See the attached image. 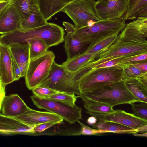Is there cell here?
Here are the masks:
<instances>
[{
    "mask_svg": "<svg viewBox=\"0 0 147 147\" xmlns=\"http://www.w3.org/2000/svg\"><path fill=\"white\" fill-rule=\"evenodd\" d=\"M35 126L28 125L14 117L6 116L0 113V133L34 134L33 129Z\"/></svg>",
    "mask_w": 147,
    "mask_h": 147,
    "instance_id": "obj_15",
    "label": "cell"
},
{
    "mask_svg": "<svg viewBox=\"0 0 147 147\" xmlns=\"http://www.w3.org/2000/svg\"><path fill=\"white\" fill-rule=\"evenodd\" d=\"M1 11V12H0V14L2 12V11Z\"/></svg>",
    "mask_w": 147,
    "mask_h": 147,
    "instance_id": "obj_49",
    "label": "cell"
},
{
    "mask_svg": "<svg viewBox=\"0 0 147 147\" xmlns=\"http://www.w3.org/2000/svg\"><path fill=\"white\" fill-rule=\"evenodd\" d=\"M2 43L0 40V58L1 57Z\"/></svg>",
    "mask_w": 147,
    "mask_h": 147,
    "instance_id": "obj_48",
    "label": "cell"
},
{
    "mask_svg": "<svg viewBox=\"0 0 147 147\" xmlns=\"http://www.w3.org/2000/svg\"><path fill=\"white\" fill-rule=\"evenodd\" d=\"M117 65L123 68L124 80L127 78H136L142 73L140 70L132 64H120Z\"/></svg>",
    "mask_w": 147,
    "mask_h": 147,
    "instance_id": "obj_30",
    "label": "cell"
},
{
    "mask_svg": "<svg viewBox=\"0 0 147 147\" xmlns=\"http://www.w3.org/2000/svg\"><path fill=\"white\" fill-rule=\"evenodd\" d=\"M30 108L18 95L15 94L5 96L1 110L3 115L15 117L22 114Z\"/></svg>",
    "mask_w": 147,
    "mask_h": 147,
    "instance_id": "obj_16",
    "label": "cell"
},
{
    "mask_svg": "<svg viewBox=\"0 0 147 147\" xmlns=\"http://www.w3.org/2000/svg\"><path fill=\"white\" fill-rule=\"evenodd\" d=\"M57 123L54 122H49L41 123L36 125L33 129L34 134L41 133Z\"/></svg>",
    "mask_w": 147,
    "mask_h": 147,
    "instance_id": "obj_35",
    "label": "cell"
},
{
    "mask_svg": "<svg viewBox=\"0 0 147 147\" xmlns=\"http://www.w3.org/2000/svg\"><path fill=\"white\" fill-rule=\"evenodd\" d=\"M38 86L47 87L58 91L78 96L80 93L72 81L71 72L55 61L48 75Z\"/></svg>",
    "mask_w": 147,
    "mask_h": 147,
    "instance_id": "obj_7",
    "label": "cell"
},
{
    "mask_svg": "<svg viewBox=\"0 0 147 147\" xmlns=\"http://www.w3.org/2000/svg\"><path fill=\"white\" fill-rule=\"evenodd\" d=\"M31 98L34 105L40 109H44L54 113L61 117L70 124L74 123L82 119V108L76 106H74L58 101L37 97L34 95Z\"/></svg>",
    "mask_w": 147,
    "mask_h": 147,
    "instance_id": "obj_9",
    "label": "cell"
},
{
    "mask_svg": "<svg viewBox=\"0 0 147 147\" xmlns=\"http://www.w3.org/2000/svg\"><path fill=\"white\" fill-rule=\"evenodd\" d=\"M147 6V0H128L126 12L122 18L126 20H134L138 11Z\"/></svg>",
    "mask_w": 147,
    "mask_h": 147,
    "instance_id": "obj_27",
    "label": "cell"
},
{
    "mask_svg": "<svg viewBox=\"0 0 147 147\" xmlns=\"http://www.w3.org/2000/svg\"><path fill=\"white\" fill-rule=\"evenodd\" d=\"M123 68L117 65L96 68L89 71L79 80L80 93L92 91L107 84L124 80Z\"/></svg>",
    "mask_w": 147,
    "mask_h": 147,
    "instance_id": "obj_5",
    "label": "cell"
},
{
    "mask_svg": "<svg viewBox=\"0 0 147 147\" xmlns=\"http://www.w3.org/2000/svg\"></svg>",
    "mask_w": 147,
    "mask_h": 147,
    "instance_id": "obj_51",
    "label": "cell"
},
{
    "mask_svg": "<svg viewBox=\"0 0 147 147\" xmlns=\"http://www.w3.org/2000/svg\"><path fill=\"white\" fill-rule=\"evenodd\" d=\"M86 112L95 117L98 121L115 122L131 128L135 131L141 127L147 125V120L123 110L116 109L109 113H93L87 111Z\"/></svg>",
    "mask_w": 147,
    "mask_h": 147,
    "instance_id": "obj_10",
    "label": "cell"
},
{
    "mask_svg": "<svg viewBox=\"0 0 147 147\" xmlns=\"http://www.w3.org/2000/svg\"><path fill=\"white\" fill-rule=\"evenodd\" d=\"M12 71L15 81L18 80L21 77L20 71L18 64L12 55Z\"/></svg>",
    "mask_w": 147,
    "mask_h": 147,
    "instance_id": "obj_37",
    "label": "cell"
},
{
    "mask_svg": "<svg viewBox=\"0 0 147 147\" xmlns=\"http://www.w3.org/2000/svg\"><path fill=\"white\" fill-rule=\"evenodd\" d=\"M146 60H147V53L123 58L118 64H134Z\"/></svg>",
    "mask_w": 147,
    "mask_h": 147,
    "instance_id": "obj_34",
    "label": "cell"
},
{
    "mask_svg": "<svg viewBox=\"0 0 147 147\" xmlns=\"http://www.w3.org/2000/svg\"><path fill=\"white\" fill-rule=\"evenodd\" d=\"M6 86L3 84L0 78V112L3 100L5 96V88Z\"/></svg>",
    "mask_w": 147,
    "mask_h": 147,
    "instance_id": "obj_39",
    "label": "cell"
},
{
    "mask_svg": "<svg viewBox=\"0 0 147 147\" xmlns=\"http://www.w3.org/2000/svg\"><path fill=\"white\" fill-rule=\"evenodd\" d=\"M29 61L18 65L21 77L25 76L28 67Z\"/></svg>",
    "mask_w": 147,
    "mask_h": 147,
    "instance_id": "obj_40",
    "label": "cell"
},
{
    "mask_svg": "<svg viewBox=\"0 0 147 147\" xmlns=\"http://www.w3.org/2000/svg\"><path fill=\"white\" fill-rule=\"evenodd\" d=\"M32 90L33 95L42 98H45L60 92L49 87L42 86H38Z\"/></svg>",
    "mask_w": 147,
    "mask_h": 147,
    "instance_id": "obj_32",
    "label": "cell"
},
{
    "mask_svg": "<svg viewBox=\"0 0 147 147\" xmlns=\"http://www.w3.org/2000/svg\"><path fill=\"white\" fill-rule=\"evenodd\" d=\"M65 31L62 27L54 23L32 28H21L11 32L0 36L3 44L9 46L14 44H27L26 41L32 38L43 40L49 48L57 45L64 41Z\"/></svg>",
    "mask_w": 147,
    "mask_h": 147,
    "instance_id": "obj_2",
    "label": "cell"
},
{
    "mask_svg": "<svg viewBox=\"0 0 147 147\" xmlns=\"http://www.w3.org/2000/svg\"><path fill=\"white\" fill-rule=\"evenodd\" d=\"M125 84L138 102L147 103V86L136 78H127Z\"/></svg>",
    "mask_w": 147,
    "mask_h": 147,
    "instance_id": "obj_19",
    "label": "cell"
},
{
    "mask_svg": "<svg viewBox=\"0 0 147 147\" xmlns=\"http://www.w3.org/2000/svg\"><path fill=\"white\" fill-rule=\"evenodd\" d=\"M77 0H36L38 9L47 21L67 6Z\"/></svg>",
    "mask_w": 147,
    "mask_h": 147,
    "instance_id": "obj_17",
    "label": "cell"
},
{
    "mask_svg": "<svg viewBox=\"0 0 147 147\" xmlns=\"http://www.w3.org/2000/svg\"><path fill=\"white\" fill-rule=\"evenodd\" d=\"M122 59V58H118L107 61L96 66L93 69L99 68L110 67L116 65Z\"/></svg>",
    "mask_w": 147,
    "mask_h": 147,
    "instance_id": "obj_36",
    "label": "cell"
},
{
    "mask_svg": "<svg viewBox=\"0 0 147 147\" xmlns=\"http://www.w3.org/2000/svg\"><path fill=\"white\" fill-rule=\"evenodd\" d=\"M131 109L133 114L140 118L147 120V103L140 102L138 104L132 103Z\"/></svg>",
    "mask_w": 147,
    "mask_h": 147,
    "instance_id": "obj_31",
    "label": "cell"
},
{
    "mask_svg": "<svg viewBox=\"0 0 147 147\" xmlns=\"http://www.w3.org/2000/svg\"><path fill=\"white\" fill-rule=\"evenodd\" d=\"M47 23L37 8L27 17L21 19V26L22 28H32L44 26Z\"/></svg>",
    "mask_w": 147,
    "mask_h": 147,
    "instance_id": "obj_24",
    "label": "cell"
},
{
    "mask_svg": "<svg viewBox=\"0 0 147 147\" xmlns=\"http://www.w3.org/2000/svg\"><path fill=\"white\" fill-rule=\"evenodd\" d=\"M21 19L26 18L38 8L36 0H10Z\"/></svg>",
    "mask_w": 147,
    "mask_h": 147,
    "instance_id": "obj_21",
    "label": "cell"
},
{
    "mask_svg": "<svg viewBox=\"0 0 147 147\" xmlns=\"http://www.w3.org/2000/svg\"><path fill=\"white\" fill-rule=\"evenodd\" d=\"M97 120L96 117L93 116H92L87 119V122L88 125H92L97 122Z\"/></svg>",
    "mask_w": 147,
    "mask_h": 147,
    "instance_id": "obj_44",
    "label": "cell"
},
{
    "mask_svg": "<svg viewBox=\"0 0 147 147\" xmlns=\"http://www.w3.org/2000/svg\"><path fill=\"white\" fill-rule=\"evenodd\" d=\"M21 18L10 1L0 14V34L10 33L22 28Z\"/></svg>",
    "mask_w": 147,
    "mask_h": 147,
    "instance_id": "obj_14",
    "label": "cell"
},
{
    "mask_svg": "<svg viewBox=\"0 0 147 147\" xmlns=\"http://www.w3.org/2000/svg\"><path fill=\"white\" fill-rule=\"evenodd\" d=\"M136 78L147 86V72L142 73Z\"/></svg>",
    "mask_w": 147,
    "mask_h": 147,
    "instance_id": "obj_42",
    "label": "cell"
},
{
    "mask_svg": "<svg viewBox=\"0 0 147 147\" xmlns=\"http://www.w3.org/2000/svg\"><path fill=\"white\" fill-rule=\"evenodd\" d=\"M8 46L12 55L18 65L29 61V45L28 44H16Z\"/></svg>",
    "mask_w": 147,
    "mask_h": 147,
    "instance_id": "obj_22",
    "label": "cell"
},
{
    "mask_svg": "<svg viewBox=\"0 0 147 147\" xmlns=\"http://www.w3.org/2000/svg\"><path fill=\"white\" fill-rule=\"evenodd\" d=\"M133 134L134 136H136L144 137H147V132L139 134L137 133H136Z\"/></svg>",
    "mask_w": 147,
    "mask_h": 147,
    "instance_id": "obj_46",
    "label": "cell"
},
{
    "mask_svg": "<svg viewBox=\"0 0 147 147\" xmlns=\"http://www.w3.org/2000/svg\"><path fill=\"white\" fill-rule=\"evenodd\" d=\"M93 128L102 131L103 134L113 133L117 134H133L136 132L132 128L113 122L98 121L92 125Z\"/></svg>",
    "mask_w": 147,
    "mask_h": 147,
    "instance_id": "obj_20",
    "label": "cell"
},
{
    "mask_svg": "<svg viewBox=\"0 0 147 147\" xmlns=\"http://www.w3.org/2000/svg\"><path fill=\"white\" fill-rule=\"evenodd\" d=\"M138 17H147V6L141 9L136 13V18Z\"/></svg>",
    "mask_w": 147,
    "mask_h": 147,
    "instance_id": "obj_41",
    "label": "cell"
},
{
    "mask_svg": "<svg viewBox=\"0 0 147 147\" xmlns=\"http://www.w3.org/2000/svg\"><path fill=\"white\" fill-rule=\"evenodd\" d=\"M126 24L125 20L122 18L100 20L91 27L75 28L74 33L83 41L94 43L115 34H119Z\"/></svg>",
    "mask_w": 147,
    "mask_h": 147,
    "instance_id": "obj_4",
    "label": "cell"
},
{
    "mask_svg": "<svg viewBox=\"0 0 147 147\" xmlns=\"http://www.w3.org/2000/svg\"><path fill=\"white\" fill-rule=\"evenodd\" d=\"M55 56L51 51L47 50L44 54L30 59L25 76L27 88L32 90L38 86L47 77L54 61Z\"/></svg>",
    "mask_w": 147,
    "mask_h": 147,
    "instance_id": "obj_6",
    "label": "cell"
},
{
    "mask_svg": "<svg viewBox=\"0 0 147 147\" xmlns=\"http://www.w3.org/2000/svg\"><path fill=\"white\" fill-rule=\"evenodd\" d=\"M81 99L84 102V107L88 112L104 113H111L115 111L113 107L101 103L87 98Z\"/></svg>",
    "mask_w": 147,
    "mask_h": 147,
    "instance_id": "obj_26",
    "label": "cell"
},
{
    "mask_svg": "<svg viewBox=\"0 0 147 147\" xmlns=\"http://www.w3.org/2000/svg\"><path fill=\"white\" fill-rule=\"evenodd\" d=\"M10 3V1L0 0V12L4 10Z\"/></svg>",
    "mask_w": 147,
    "mask_h": 147,
    "instance_id": "obj_43",
    "label": "cell"
},
{
    "mask_svg": "<svg viewBox=\"0 0 147 147\" xmlns=\"http://www.w3.org/2000/svg\"><path fill=\"white\" fill-rule=\"evenodd\" d=\"M96 22L92 20H90L88 22L87 26L89 27H91L93 26Z\"/></svg>",
    "mask_w": 147,
    "mask_h": 147,
    "instance_id": "obj_47",
    "label": "cell"
},
{
    "mask_svg": "<svg viewBox=\"0 0 147 147\" xmlns=\"http://www.w3.org/2000/svg\"><path fill=\"white\" fill-rule=\"evenodd\" d=\"M7 0V1H10V0Z\"/></svg>",
    "mask_w": 147,
    "mask_h": 147,
    "instance_id": "obj_50",
    "label": "cell"
},
{
    "mask_svg": "<svg viewBox=\"0 0 147 147\" xmlns=\"http://www.w3.org/2000/svg\"><path fill=\"white\" fill-rule=\"evenodd\" d=\"M78 96L113 107L119 105L138 102L126 87L124 80L107 84L92 91L80 93Z\"/></svg>",
    "mask_w": 147,
    "mask_h": 147,
    "instance_id": "obj_3",
    "label": "cell"
},
{
    "mask_svg": "<svg viewBox=\"0 0 147 147\" xmlns=\"http://www.w3.org/2000/svg\"><path fill=\"white\" fill-rule=\"evenodd\" d=\"M95 0H77L64 8L61 12L66 14L72 20L76 29L87 26L92 20L96 22L100 20L94 8Z\"/></svg>",
    "mask_w": 147,
    "mask_h": 147,
    "instance_id": "obj_8",
    "label": "cell"
},
{
    "mask_svg": "<svg viewBox=\"0 0 147 147\" xmlns=\"http://www.w3.org/2000/svg\"><path fill=\"white\" fill-rule=\"evenodd\" d=\"M128 0H97L95 9L100 20L122 18L127 11Z\"/></svg>",
    "mask_w": 147,
    "mask_h": 147,
    "instance_id": "obj_11",
    "label": "cell"
},
{
    "mask_svg": "<svg viewBox=\"0 0 147 147\" xmlns=\"http://www.w3.org/2000/svg\"><path fill=\"white\" fill-rule=\"evenodd\" d=\"M146 53V38L122 31L113 43L93 55L80 69L85 75L96 66L107 61Z\"/></svg>",
    "mask_w": 147,
    "mask_h": 147,
    "instance_id": "obj_1",
    "label": "cell"
},
{
    "mask_svg": "<svg viewBox=\"0 0 147 147\" xmlns=\"http://www.w3.org/2000/svg\"><path fill=\"white\" fill-rule=\"evenodd\" d=\"M92 55L84 53L73 57L67 59L61 65L69 72L74 73L82 67Z\"/></svg>",
    "mask_w": 147,
    "mask_h": 147,
    "instance_id": "obj_23",
    "label": "cell"
},
{
    "mask_svg": "<svg viewBox=\"0 0 147 147\" xmlns=\"http://www.w3.org/2000/svg\"><path fill=\"white\" fill-rule=\"evenodd\" d=\"M12 55L9 47L3 44L0 58V78L6 86L15 81L12 71Z\"/></svg>",
    "mask_w": 147,
    "mask_h": 147,
    "instance_id": "obj_18",
    "label": "cell"
},
{
    "mask_svg": "<svg viewBox=\"0 0 147 147\" xmlns=\"http://www.w3.org/2000/svg\"><path fill=\"white\" fill-rule=\"evenodd\" d=\"M118 35V34H115L92 44L84 53L94 55L101 49L113 43L117 38Z\"/></svg>",
    "mask_w": 147,
    "mask_h": 147,
    "instance_id": "obj_28",
    "label": "cell"
},
{
    "mask_svg": "<svg viewBox=\"0 0 147 147\" xmlns=\"http://www.w3.org/2000/svg\"><path fill=\"white\" fill-rule=\"evenodd\" d=\"M66 34L64 37V47L67 59L75 57L85 52L93 43L83 41L74 33V26L70 23L63 22Z\"/></svg>",
    "mask_w": 147,
    "mask_h": 147,
    "instance_id": "obj_12",
    "label": "cell"
},
{
    "mask_svg": "<svg viewBox=\"0 0 147 147\" xmlns=\"http://www.w3.org/2000/svg\"><path fill=\"white\" fill-rule=\"evenodd\" d=\"M79 96H76L74 94H70L67 93L59 92L58 93L49 96L45 98L48 99L74 106L75 102Z\"/></svg>",
    "mask_w": 147,
    "mask_h": 147,
    "instance_id": "obj_29",
    "label": "cell"
},
{
    "mask_svg": "<svg viewBox=\"0 0 147 147\" xmlns=\"http://www.w3.org/2000/svg\"><path fill=\"white\" fill-rule=\"evenodd\" d=\"M132 64L140 70L142 73L147 72V60Z\"/></svg>",
    "mask_w": 147,
    "mask_h": 147,
    "instance_id": "obj_38",
    "label": "cell"
},
{
    "mask_svg": "<svg viewBox=\"0 0 147 147\" xmlns=\"http://www.w3.org/2000/svg\"><path fill=\"white\" fill-rule=\"evenodd\" d=\"M80 126V131L73 134L75 135H97L103 134L101 131L93 129L83 124L79 120L77 121Z\"/></svg>",
    "mask_w": 147,
    "mask_h": 147,
    "instance_id": "obj_33",
    "label": "cell"
},
{
    "mask_svg": "<svg viewBox=\"0 0 147 147\" xmlns=\"http://www.w3.org/2000/svg\"><path fill=\"white\" fill-rule=\"evenodd\" d=\"M26 42L29 45L30 59L42 55L49 48L44 40L40 38H33L28 40Z\"/></svg>",
    "mask_w": 147,
    "mask_h": 147,
    "instance_id": "obj_25",
    "label": "cell"
},
{
    "mask_svg": "<svg viewBox=\"0 0 147 147\" xmlns=\"http://www.w3.org/2000/svg\"><path fill=\"white\" fill-rule=\"evenodd\" d=\"M14 117L32 126L49 122L61 124L63 121L61 117L54 113L49 111H39L30 108L22 114Z\"/></svg>",
    "mask_w": 147,
    "mask_h": 147,
    "instance_id": "obj_13",
    "label": "cell"
},
{
    "mask_svg": "<svg viewBox=\"0 0 147 147\" xmlns=\"http://www.w3.org/2000/svg\"><path fill=\"white\" fill-rule=\"evenodd\" d=\"M135 131L136 133H144L147 132V125L138 128Z\"/></svg>",
    "mask_w": 147,
    "mask_h": 147,
    "instance_id": "obj_45",
    "label": "cell"
}]
</instances>
